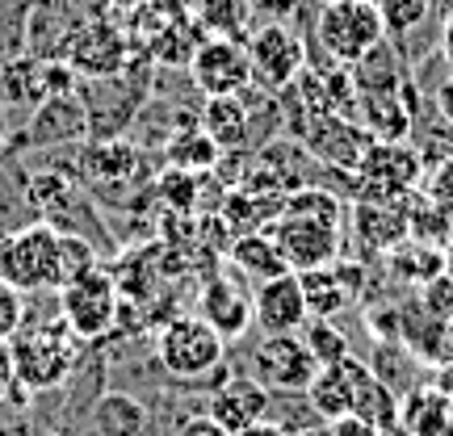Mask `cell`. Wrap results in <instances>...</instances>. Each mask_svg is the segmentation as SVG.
<instances>
[{
    "label": "cell",
    "mask_w": 453,
    "mask_h": 436,
    "mask_svg": "<svg viewBox=\"0 0 453 436\" xmlns=\"http://www.w3.org/2000/svg\"><path fill=\"white\" fill-rule=\"evenodd\" d=\"M0 277L21 294L59 290V226L42 218L0 235Z\"/></svg>",
    "instance_id": "1"
},
{
    "label": "cell",
    "mask_w": 453,
    "mask_h": 436,
    "mask_svg": "<svg viewBox=\"0 0 453 436\" xmlns=\"http://www.w3.org/2000/svg\"><path fill=\"white\" fill-rule=\"evenodd\" d=\"M9 344H13L17 361V386L26 390L59 386L76 370V336L64 319H55L47 327H17Z\"/></svg>",
    "instance_id": "2"
},
{
    "label": "cell",
    "mask_w": 453,
    "mask_h": 436,
    "mask_svg": "<svg viewBox=\"0 0 453 436\" xmlns=\"http://www.w3.org/2000/svg\"><path fill=\"white\" fill-rule=\"evenodd\" d=\"M315 38L332 64L353 67L387 38V26H382L378 4L370 0H327L315 17Z\"/></svg>",
    "instance_id": "3"
},
{
    "label": "cell",
    "mask_w": 453,
    "mask_h": 436,
    "mask_svg": "<svg viewBox=\"0 0 453 436\" xmlns=\"http://www.w3.org/2000/svg\"><path fill=\"white\" fill-rule=\"evenodd\" d=\"M156 356H160L164 373L173 378H206V373L223 370L226 340L214 332L202 315H177L160 327L156 336Z\"/></svg>",
    "instance_id": "4"
},
{
    "label": "cell",
    "mask_w": 453,
    "mask_h": 436,
    "mask_svg": "<svg viewBox=\"0 0 453 436\" xmlns=\"http://www.w3.org/2000/svg\"><path fill=\"white\" fill-rule=\"evenodd\" d=\"M424 172H428V164H424L420 147H411L407 139L403 143H370L361 164L353 168L357 194L370 202H403L420 185Z\"/></svg>",
    "instance_id": "5"
},
{
    "label": "cell",
    "mask_w": 453,
    "mask_h": 436,
    "mask_svg": "<svg viewBox=\"0 0 453 436\" xmlns=\"http://www.w3.org/2000/svg\"><path fill=\"white\" fill-rule=\"evenodd\" d=\"M59 319L76 340H97L118 324V286L101 264L59 286Z\"/></svg>",
    "instance_id": "6"
},
{
    "label": "cell",
    "mask_w": 453,
    "mask_h": 436,
    "mask_svg": "<svg viewBox=\"0 0 453 436\" xmlns=\"http://www.w3.org/2000/svg\"><path fill=\"white\" fill-rule=\"evenodd\" d=\"M281 256L290 264V273H307V269H324L340 260V223H327L319 214L303 210H281L273 223L265 226Z\"/></svg>",
    "instance_id": "7"
},
{
    "label": "cell",
    "mask_w": 453,
    "mask_h": 436,
    "mask_svg": "<svg viewBox=\"0 0 453 436\" xmlns=\"http://www.w3.org/2000/svg\"><path fill=\"white\" fill-rule=\"evenodd\" d=\"M248 47V64H252V80L260 88H273V93H286L303 72H307V42L303 34H294L290 26L281 21H269L243 38Z\"/></svg>",
    "instance_id": "8"
},
{
    "label": "cell",
    "mask_w": 453,
    "mask_h": 436,
    "mask_svg": "<svg viewBox=\"0 0 453 436\" xmlns=\"http://www.w3.org/2000/svg\"><path fill=\"white\" fill-rule=\"evenodd\" d=\"M319 373V361L311 356L307 340L298 332L286 336H265L252 348V378L265 382L269 390H286V394H307L311 378Z\"/></svg>",
    "instance_id": "9"
},
{
    "label": "cell",
    "mask_w": 453,
    "mask_h": 436,
    "mask_svg": "<svg viewBox=\"0 0 453 436\" xmlns=\"http://www.w3.org/2000/svg\"><path fill=\"white\" fill-rule=\"evenodd\" d=\"M189 80L202 97H235L252 84L243 38H202L189 59Z\"/></svg>",
    "instance_id": "10"
},
{
    "label": "cell",
    "mask_w": 453,
    "mask_h": 436,
    "mask_svg": "<svg viewBox=\"0 0 453 436\" xmlns=\"http://www.w3.org/2000/svg\"><path fill=\"white\" fill-rule=\"evenodd\" d=\"M67 64L76 67L84 80H101V76H118L130 64V42L127 34L110 26V21H93L67 38Z\"/></svg>",
    "instance_id": "11"
},
{
    "label": "cell",
    "mask_w": 453,
    "mask_h": 436,
    "mask_svg": "<svg viewBox=\"0 0 453 436\" xmlns=\"http://www.w3.org/2000/svg\"><path fill=\"white\" fill-rule=\"evenodd\" d=\"M298 134H303L311 151L324 164H332V168H357L361 156H365V147L373 143L353 118H340V113H327V110L307 113V118L298 122Z\"/></svg>",
    "instance_id": "12"
},
{
    "label": "cell",
    "mask_w": 453,
    "mask_h": 436,
    "mask_svg": "<svg viewBox=\"0 0 453 436\" xmlns=\"http://www.w3.org/2000/svg\"><path fill=\"white\" fill-rule=\"evenodd\" d=\"M307 298H303V281L298 273H281L269 281H257L252 294V324L265 336H286V332H303L307 324Z\"/></svg>",
    "instance_id": "13"
},
{
    "label": "cell",
    "mask_w": 453,
    "mask_h": 436,
    "mask_svg": "<svg viewBox=\"0 0 453 436\" xmlns=\"http://www.w3.org/2000/svg\"><path fill=\"white\" fill-rule=\"evenodd\" d=\"M197 315L223 340H240L252 327V294L243 290V281L235 273H219L197 294Z\"/></svg>",
    "instance_id": "14"
},
{
    "label": "cell",
    "mask_w": 453,
    "mask_h": 436,
    "mask_svg": "<svg viewBox=\"0 0 453 436\" xmlns=\"http://www.w3.org/2000/svg\"><path fill=\"white\" fill-rule=\"evenodd\" d=\"M298 281H303V298H307L311 319H332L336 310H344L361 294V264L332 260L324 269L298 273Z\"/></svg>",
    "instance_id": "15"
},
{
    "label": "cell",
    "mask_w": 453,
    "mask_h": 436,
    "mask_svg": "<svg viewBox=\"0 0 453 436\" xmlns=\"http://www.w3.org/2000/svg\"><path fill=\"white\" fill-rule=\"evenodd\" d=\"M206 411L223 424L226 432H243V428H252L257 420H269L273 394H269V386L257 382V378H226L223 386L211 394V407H206Z\"/></svg>",
    "instance_id": "16"
},
{
    "label": "cell",
    "mask_w": 453,
    "mask_h": 436,
    "mask_svg": "<svg viewBox=\"0 0 453 436\" xmlns=\"http://www.w3.org/2000/svg\"><path fill=\"white\" fill-rule=\"evenodd\" d=\"M34 147H59V143H76L88 134V113H84L81 93H55L42 97L38 110L30 113V126H26Z\"/></svg>",
    "instance_id": "17"
},
{
    "label": "cell",
    "mask_w": 453,
    "mask_h": 436,
    "mask_svg": "<svg viewBox=\"0 0 453 436\" xmlns=\"http://www.w3.org/2000/svg\"><path fill=\"white\" fill-rule=\"evenodd\" d=\"M357 126L373 143H403L416 130V113L399 93H357Z\"/></svg>",
    "instance_id": "18"
},
{
    "label": "cell",
    "mask_w": 453,
    "mask_h": 436,
    "mask_svg": "<svg viewBox=\"0 0 453 436\" xmlns=\"http://www.w3.org/2000/svg\"><path fill=\"white\" fill-rule=\"evenodd\" d=\"M399 432L403 436H453V403L433 382L411 386L399 399Z\"/></svg>",
    "instance_id": "19"
},
{
    "label": "cell",
    "mask_w": 453,
    "mask_h": 436,
    "mask_svg": "<svg viewBox=\"0 0 453 436\" xmlns=\"http://www.w3.org/2000/svg\"><path fill=\"white\" fill-rule=\"evenodd\" d=\"M353 416L378 424L382 432H399V394L357 356H353Z\"/></svg>",
    "instance_id": "20"
},
{
    "label": "cell",
    "mask_w": 453,
    "mask_h": 436,
    "mask_svg": "<svg viewBox=\"0 0 453 436\" xmlns=\"http://www.w3.org/2000/svg\"><path fill=\"white\" fill-rule=\"evenodd\" d=\"M353 226L357 235L373 248H399L407 240V197L403 202H370L361 197L353 206Z\"/></svg>",
    "instance_id": "21"
},
{
    "label": "cell",
    "mask_w": 453,
    "mask_h": 436,
    "mask_svg": "<svg viewBox=\"0 0 453 436\" xmlns=\"http://www.w3.org/2000/svg\"><path fill=\"white\" fill-rule=\"evenodd\" d=\"M202 130L214 139L219 151H243L252 147V122H248V105L235 97H206L202 105Z\"/></svg>",
    "instance_id": "22"
},
{
    "label": "cell",
    "mask_w": 453,
    "mask_h": 436,
    "mask_svg": "<svg viewBox=\"0 0 453 436\" xmlns=\"http://www.w3.org/2000/svg\"><path fill=\"white\" fill-rule=\"evenodd\" d=\"M307 403L324 424L353 411V356H344L340 365H324V370L311 378Z\"/></svg>",
    "instance_id": "23"
},
{
    "label": "cell",
    "mask_w": 453,
    "mask_h": 436,
    "mask_svg": "<svg viewBox=\"0 0 453 436\" xmlns=\"http://www.w3.org/2000/svg\"><path fill=\"white\" fill-rule=\"evenodd\" d=\"M231 264H235V273L257 277V281L290 273V264H286V256H281V248L273 243V235H269L265 226H260V231H243L240 240L231 243Z\"/></svg>",
    "instance_id": "24"
},
{
    "label": "cell",
    "mask_w": 453,
    "mask_h": 436,
    "mask_svg": "<svg viewBox=\"0 0 453 436\" xmlns=\"http://www.w3.org/2000/svg\"><path fill=\"white\" fill-rule=\"evenodd\" d=\"M349 76H353L357 93H399L407 84V67H403V59L387 47V38H382L365 59H357V64L349 67Z\"/></svg>",
    "instance_id": "25"
},
{
    "label": "cell",
    "mask_w": 453,
    "mask_h": 436,
    "mask_svg": "<svg viewBox=\"0 0 453 436\" xmlns=\"http://www.w3.org/2000/svg\"><path fill=\"white\" fill-rule=\"evenodd\" d=\"M93 428H97V436H143L147 407L130 394H105L93 407Z\"/></svg>",
    "instance_id": "26"
},
{
    "label": "cell",
    "mask_w": 453,
    "mask_h": 436,
    "mask_svg": "<svg viewBox=\"0 0 453 436\" xmlns=\"http://www.w3.org/2000/svg\"><path fill=\"white\" fill-rule=\"evenodd\" d=\"M194 21L211 38H248V0H194Z\"/></svg>",
    "instance_id": "27"
},
{
    "label": "cell",
    "mask_w": 453,
    "mask_h": 436,
    "mask_svg": "<svg viewBox=\"0 0 453 436\" xmlns=\"http://www.w3.org/2000/svg\"><path fill=\"white\" fill-rule=\"evenodd\" d=\"M84 168L101 180H122L139 168V151L127 143V139H97V143L84 151Z\"/></svg>",
    "instance_id": "28"
},
{
    "label": "cell",
    "mask_w": 453,
    "mask_h": 436,
    "mask_svg": "<svg viewBox=\"0 0 453 436\" xmlns=\"http://www.w3.org/2000/svg\"><path fill=\"white\" fill-rule=\"evenodd\" d=\"M219 147H214V139L206 134V130H180V134H173V143H168V164L173 168H180V172H206V168H214L219 164Z\"/></svg>",
    "instance_id": "29"
},
{
    "label": "cell",
    "mask_w": 453,
    "mask_h": 436,
    "mask_svg": "<svg viewBox=\"0 0 453 436\" xmlns=\"http://www.w3.org/2000/svg\"><path fill=\"white\" fill-rule=\"evenodd\" d=\"M298 336L307 340V348H311V356L319 361V370H324V365H340L344 356H353V353H349V340H344V332H340L332 319H307Z\"/></svg>",
    "instance_id": "30"
},
{
    "label": "cell",
    "mask_w": 453,
    "mask_h": 436,
    "mask_svg": "<svg viewBox=\"0 0 453 436\" xmlns=\"http://www.w3.org/2000/svg\"><path fill=\"white\" fill-rule=\"evenodd\" d=\"M378 13L390 38H407L416 34L433 13V0H378Z\"/></svg>",
    "instance_id": "31"
},
{
    "label": "cell",
    "mask_w": 453,
    "mask_h": 436,
    "mask_svg": "<svg viewBox=\"0 0 453 436\" xmlns=\"http://www.w3.org/2000/svg\"><path fill=\"white\" fill-rule=\"evenodd\" d=\"M97 269V252L84 235H72V231H59V286L72 281V277Z\"/></svg>",
    "instance_id": "32"
},
{
    "label": "cell",
    "mask_w": 453,
    "mask_h": 436,
    "mask_svg": "<svg viewBox=\"0 0 453 436\" xmlns=\"http://www.w3.org/2000/svg\"><path fill=\"white\" fill-rule=\"evenodd\" d=\"M424 194L437 202L441 210L449 214L453 223V156H445V160L428 164V177H424Z\"/></svg>",
    "instance_id": "33"
},
{
    "label": "cell",
    "mask_w": 453,
    "mask_h": 436,
    "mask_svg": "<svg viewBox=\"0 0 453 436\" xmlns=\"http://www.w3.org/2000/svg\"><path fill=\"white\" fill-rule=\"evenodd\" d=\"M26 319V302H21V290H13L4 277H0V336L9 340Z\"/></svg>",
    "instance_id": "34"
},
{
    "label": "cell",
    "mask_w": 453,
    "mask_h": 436,
    "mask_svg": "<svg viewBox=\"0 0 453 436\" xmlns=\"http://www.w3.org/2000/svg\"><path fill=\"white\" fill-rule=\"evenodd\" d=\"M194 172H180V168H173L168 177L160 180V194L168 197V206H189V197H194Z\"/></svg>",
    "instance_id": "35"
},
{
    "label": "cell",
    "mask_w": 453,
    "mask_h": 436,
    "mask_svg": "<svg viewBox=\"0 0 453 436\" xmlns=\"http://www.w3.org/2000/svg\"><path fill=\"white\" fill-rule=\"evenodd\" d=\"M327 436H387L378 424H370V420H361V416H340V420H332L327 424Z\"/></svg>",
    "instance_id": "36"
},
{
    "label": "cell",
    "mask_w": 453,
    "mask_h": 436,
    "mask_svg": "<svg viewBox=\"0 0 453 436\" xmlns=\"http://www.w3.org/2000/svg\"><path fill=\"white\" fill-rule=\"evenodd\" d=\"M420 156H424V164H437V160H445V156H453V126L441 122V126L428 134V143L420 147Z\"/></svg>",
    "instance_id": "37"
},
{
    "label": "cell",
    "mask_w": 453,
    "mask_h": 436,
    "mask_svg": "<svg viewBox=\"0 0 453 436\" xmlns=\"http://www.w3.org/2000/svg\"><path fill=\"white\" fill-rule=\"evenodd\" d=\"M177 436H235V432H226V428L214 420L211 411H202V416H189V420H180Z\"/></svg>",
    "instance_id": "38"
},
{
    "label": "cell",
    "mask_w": 453,
    "mask_h": 436,
    "mask_svg": "<svg viewBox=\"0 0 453 436\" xmlns=\"http://www.w3.org/2000/svg\"><path fill=\"white\" fill-rule=\"evenodd\" d=\"M17 390V361H13V344L0 336V399H9Z\"/></svg>",
    "instance_id": "39"
},
{
    "label": "cell",
    "mask_w": 453,
    "mask_h": 436,
    "mask_svg": "<svg viewBox=\"0 0 453 436\" xmlns=\"http://www.w3.org/2000/svg\"><path fill=\"white\" fill-rule=\"evenodd\" d=\"M433 101H437L441 122H445V126H453V72L437 84V93H433Z\"/></svg>",
    "instance_id": "40"
},
{
    "label": "cell",
    "mask_w": 453,
    "mask_h": 436,
    "mask_svg": "<svg viewBox=\"0 0 453 436\" xmlns=\"http://www.w3.org/2000/svg\"><path fill=\"white\" fill-rule=\"evenodd\" d=\"M433 386H437L441 394H445V399H449V403H453V356H449V361H441V365H437V373H433Z\"/></svg>",
    "instance_id": "41"
},
{
    "label": "cell",
    "mask_w": 453,
    "mask_h": 436,
    "mask_svg": "<svg viewBox=\"0 0 453 436\" xmlns=\"http://www.w3.org/2000/svg\"><path fill=\"white\" fill-rule=\"evenodd\" d=\"M235 436H290V432H286L277 420H257L252 428H243V432H235Z\"/></svg>",
    "instance_id": "42"
},
{
    "label": "cell",
    "mask_w": 453,
    "mask_h": 436,
    "mask_svg": "<svg viewBox=\"0 0 453 436\" xmlns=\"http://www.w3.org/2000/svg\"><path fill=\"white\" fill-rule=\"evenodd\" d=\"M441 55H445V64L453 72V13L445 17V30H441Z\"/></svg>",
    "instance_id": "43"
},
{
    "label": "cell",
    "mask_w": 453,
    "mask_h": 436,
    "mask_svg": "<svg viewBox=\"0 0 453 436\" xmlns=\"http://www.w3.org/2000/svg\"><path fill=\"white\" fill-rule=\"evenodd\" d=\"M290 436H327V428H319V424H307V428H298V432Z\"/></svg>",
    "instance_id": "44"
},
{
    "label": "cell",
    "mask_w": 453,
    "mask_h": 436,
    "mask_svg": "<svg viewBox=\"0 0 453 436\" xmlns=\"http://www.w3.org/2000/svg\"><path fill=\"white\" fill-rule=\"evenodd\" d=\"M445 344H449V356H453V319L445 324Z\"/></svg>",
    "instance_id": "45"
},
{
    "label": "cell",
    "mask_w": 453,
    "mask_h": 436,
    "mask_svg": "<svg viewBox=\"0 0 453 436\" xmlns=\"http://www.w3.org/2000/svg\"><path fill=\"white\" fill-rule=\"evenodd\" d=\"M370 4H378V0H370Z\"/></svg>",
    "instance_id": "46"
},
{
    "label": "cell",
    "mask_w": 453,
    "mask_h": 436,
    "mask_svg": "<svg viewBox=\"0 0 453 436\" xmlns=\"http://www.w3.org/2000/svg\"><path fill=\"white\" fill-rule=\"evenodd\" d=\"M55 436H59V432H55Z\"/></svg>",
    "instance_id": "47"
}]
</instances>
